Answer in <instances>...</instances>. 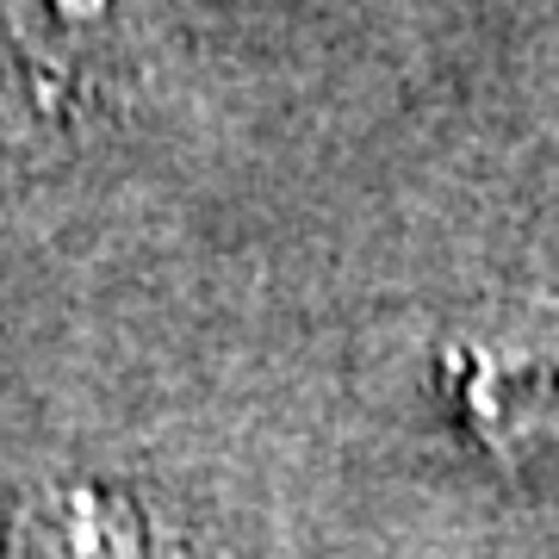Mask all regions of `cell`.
Here are the masks:
<instances>
[{"label":"cell","mask_w":559,"mask_h":559,"mask_svg":"<svg viewBox=\"0 0 559 559\" xmlns=\"http://www.w3.org/2000/svg\"><path fill=\"white\" fill-rule=\"evenodd\" d=\"M138 0H13V32L38 69L81 75L94 57L119 44Z\"/></svg>","instance_id":"cell-1"}]
</instances>
